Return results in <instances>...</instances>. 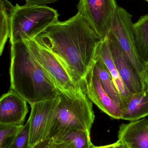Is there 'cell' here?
I'll return each mask as SVG.
<instances>
[{
    "mask_svg": "<svg viewBox=\"0 0 148 148\" xmlns=\"http://www.w3.org/2000/svg\"><path fill=\"white\" fill-rule=\"evenodd\" d=\"M34 40L56 57L76 82L86 86L103 40L80 13L56 22Z\"/></svg>",
    "mask_w": 148,
    "mask_h": 148,
    "instance_id": "obj_1",
    "label": "cell"
},
{
    "mask_svg": "<svg viewBox=\"0 0 148 148\" xmlns=\"http://www.w3.org/2000/svg\"><path fill=\"white\" fill-rule=\"evenodd\" d=\"M10 89L30 105L56 97L60 91L30 52L25 42L11 45Z\"/></svg>",
    "mask_w": 148,
    "mask_h": 148,
    "instance_id": "obj_2",
    "label": "cell"
},
{
    "mask_svg": "<svg viewBox=\"0 0 148 148\" xmlns=\"http://www.w3.org/2000/svg\"><path fill=\"white\" fill-rule=\"evenodd\" d=\"M60 100L56 111L48 139H55L64 132L73 129L90 132L95 120L93 102L87 93L59 94Z\"/></svg>",
    "mask_w": 148,
    "mask_h": 148,
    "instance_id": "obj_3",
    "label": "cell"
},
{
    "mask_svg": "<svg viewBox=\"0 0 148 148\" xmlns=\"http://www.w3.org/2000/svg\"><path fill=\"white\" fill-rule=\"evenodd\" d=\"M59 14L53 8L42 5L20 6L12 12L9 40L10 44L34 40L49 26L58 21Z\"/></svg>",
    "mask_w": 148,
    "mask_h": 148,
    "instance_id": "obj_4",
    "label": "cell"
},
{
    "mask_svg": "<svg viewBox=\"0 0 148 148\" xmlns=\"http://www.w3.org/2000/svg\"><path fill=\"white\" fill-rule=\"evenodd\" d=\"M25 42L34 59L60 92L70 95L86 93V86L76 82L51 52L40 46L34 40Z\"/></svg>",
    "mask_w": 148,
    "mask_h": 148,
    "instance_id": "obj_5",
    "label": "cell"
},
{
    "mask_svg": "<svg viewBox=\"0 0 148 148\" xmlns=\"http://www.w3.org/2000/svg\"><path fill=\"white\" fill-rule=\"evenodd\" d=\"M132 17L127 10L118 6L114 14L111 30L126 57L146 84L144 64L136 47Z\"/></svg>",
    "mask_w": 148,
    "mask_h": 148,
    "instance_id": "obj_6",
    "label": "cell"
},
{
    "mask_svg": "<svg viewBox=\"0 0 148 148\" xmlns=\"http://www.w3.org/2000/svg\"><path fill=\"white\" fill-rule=\"evenodd\" d=\"M118 6L116 0H80L78 12L102 40L111 30L114 14Z\"/></svg>",
    "mask_w": 148,
    "mask_h": 148,
    "instance_id": "obj_7",
    "label": "cell"
},
{
    "mask_svg": "<svg viewBox=\"0 0 148 148\" xmlns=\"http://www.w3.org/2000/svg\"><path fill=\"white\" fill-rule=\"evenodd\" d=\"M60 100L58 95L53 99L30 105L31 112L28 119L30 123L29 148L48 139Z\"/></svg>",
    "mask_w": 148,
    "mask_h": 148,
    "instance_id": "obj_8",
    "label": "cell"
},
{
    "mask_svg": "<svg viewBox=\"0 0 148 148\" xmlns=\"http://www.w3.org/2000/svg\"><path fill=\"white\" fill-rule=\"evenodd\" d=\"M107 39L115 64L129 92L136 94L146 90V84L126 57L111 30Z\"/></svg>",
    "mask_w": 148,
    "mask_h": 148,
    "instance_id": "obj_9",
    "label": "cell"
},
{
    "mask_svg": "<svg viewBox=\"0 0 148 148\" xmlns=\"http://www.w3.org/2000/svg\"><path fill=\"white\" fill-rule=\"evenodd\" d=\"M28 112L27 101L12 90L0 100V123L23 125Z\"/></svg>",
    "mask_w": 148,
    "mask_h": 148,
    "instance_id": "obj_10",
    "label": "cell"
},
{
    "mask_svg": "<svg viewBox=\"0 0 148 148\" xmlns=\"http://www.w3.org/2000/svg\"><path fill=\"white\" fill-rule=\"evenodd\" d=\"M85 83L87 96L92 102L111 118L121 119L122 112L120 108L107 94L100 80L91 70Z\"/></svg>",
    "mask_w": 148,
    "mask_h": 148,
    "instance_id": "obj_11",
    "label": "cell"
},
{
    "mask_svg": "<svg viewBox=\"0 0 148 148\" xmlns=\"http://www.w3.org/2000/svg\"><path fill=\"white\" fill-rule=\"evenodd\" d=\"M118 137L127 148H148V119L122 124Z\"/></svg>",
    "mask_w": 148,
    "mask_h": 148,
    "instance_id": "obj_12",
    "label": "cell"
},
{
    "mask_svg": "<svg viewBox=\"0 0 148 148\" xmlns=\"http://www.w3.org/2000/svg\"><path fill=\"white\" fill-rule=\"evenodd\" d=\"M96 58L100 59L109 71L114 84L123 99L125 105V102L128 100L132 94L126 87L115 64L107 37L102 40L98 46Z\"/></svg>",
    "mask_w": 148,
    "mask_h": 148,
    "instance_id": "obj_13",
    "label": "cell"
},
{
    "mask_svg": "<svg viewBox=\"0 0 148 148\" xmlns=\"http://www.w3.org/2000/svg\"><path fill=\"white\" fill-rule=\"evenodd\" d=\"M148 116V90L132 94L125 102L122 110V120L134 121Z\"/></svg>",
    "mask_w": 148,
    "mask_h": 148,
    "instance_id": "obj_14",
    "label": "cell"
},
{
    "mask_svg": "<svg viewBox=\"0 0 148 148\" xmlns=\"http://www.w3.org/2000/svg\"><path fill=\"white\" fill-rule=\"evenodd\" d=\"M91 70L100 80L107 94L120 108L122 112L124 105V101L114 84L109 71L104 63L100 59L96 58Z\"/></svg>",
    "mask_w": 148,
    "mask_h": 148,
    "instance_id": "obj_15",
    "label": "cell"
},
{
    "mask_svg": "<svg viewBox=\"0 0 148 148\" xmlns=\"http://www.w3.org/2000/svg\"><path fill=\"white\" fill-rule=\"evenodd\" d=\"M136 47L144 64L148 62V14L140 17L134 23Z\"/></svg>",
    "mask_w": 148,
    "mask_h": 148,
    "instance_id": "obj_16",
    "label": "cell"
},
{
    "mask_svg": "<svg viewBox=\"0 0 148 148\" xmlns=\"http://www.w3.org/2000/svg\"><path fill=\"white\" fill-rule=\"evenodd\" d=\"M15 6L8 0H0V55L9 38L10 22Z\"/></svg>",
    "mask_w": 148,
    "mask_h": 148,
    "instance_id": "obj_17",
    "label": "cell"
},
{
    "mask_svg": "<svg viewBox=\"0 0 148 148\" xmlns=\"http://www.w3.org/2000/svg\"><path fill=\"white\" fill-rule=\"evenodd\" d=\"M54 139L69 142L74 148H93L94 147L90 139V132L83 130H70Z\"/></svg>",
    "mask_w": 148,
    "mask_h": 148,
    "instance_id": "obj_18",
    "label": "cell"
},
{
    "mask_svg": "<svg viewBox=\"0 0 148 148\" xmlns=\"http://www.w3.org/2000/svg\"><path fill=\"white\" fill-rule=\"evenodd\" d=\"M23 125L0 123V148H10Z\"/></svg>",
    "mask_w": 148,
    "mask_h": 148,
    "instance_id": "obj_19",
    "label": "cell"
},
{
    "mask_svg": "<svg viewBox=\"0 0 148 148\" xmlns=\"http://www.w3.org/2000/svg\"><path fill=\"white\" fill-rule=\"evenodd\" d=\"M30 123L28 120L10 148H29Z\"/></svg>",
    "mask_w": 148,
    "mask_h": 148,
    "instance_id": "obj_20",
    "label": "cell"
},
{
    "mask_svg": "<svg viewBox=\"0 0 148 148\" xmlns=\"http://www.w3.org/2000/svg\"><path fill=\"white\" fill-rule=\"evenodd\" d=\"M48 148H74V147L69 142L54 139H49Z\"/></svg>",
    "mask_w": 148,
    "mask_h": 148,
    "instance_id": "obj_21",
    "label": "cell"
},
{
    "mask_svg": "<svg viewBox=\"0 0 148 148\" xmlns=\"http://www.w3.org/2000/svg\"><path fill=\"white\" fill-rule=\"evenodd\" d=\"M28 5H42L47 6L50 3L56 2L58 0H23Z\"/></svg>",
    "mask_w": 148,
    "mask_h": 148,
    "instance_id": "obj_22",
    "label": "cell"
},
{
    "mask_svg": "<svg viewBox=\"0 0 148 148\" xmlns=\"http://www.w3.org/2000/svg\"><path fill=\"white\" fill-rule=\"evenodd\" d=\"M93 148H127V147L121 141L118 140L117 142L113 144L100 146V147H96L94 146Z\"/></svg>",
    "mask_w": 148,
    "mask_h": 148,
    "instance_id": "obj_23",
    "label": "cell"
},
{
    "mask_svg": "<svg viewBox=\"0 0 148 148\" xmlns=\"http://www.w3.org/2000/svg\"><path fill=\"white\" fill-rule=\"evenodd\" d=\"M48 142L49 139H46L30 148H48Z\"/></svg>",
    "mask_w": 148,
    "mask_h": 148,
    "instance_id": "obj_24",
    "label": "cell"
},
{
    "mask_svg": "<svg viewBox=\"0 0 148 148\" xmlns=\"http://www.w3.org/2000/svg\"><path fill=\"white\" fill-rule=\"evenodd\" d=\"M144 72L145 76V83L147 90H148V62L144 64Z\"/></svg>",
    "mask_w": 148,
    "mask_h": 148,
    "instance_id": "obj_25",
    "label": "cell"
}]
</instances>
